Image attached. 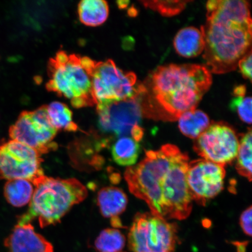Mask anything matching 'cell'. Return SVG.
<instances>
[{"label":"cell","instance_id":"cell-1","mask_svg":"<svg viewBox=\"0 0 252 252\" xmlns=\"http://www.w3.org/2000/svg\"><path fill=\"white\" fill-rule=\"evenodd\" d=\"M189 157L174 145L146 151L138 164L128 167L125 178L129 190L149 206L151 213L165 220L190 216L192 197L187 183Z\"/></svg>","mask_w":252,"mask_h":252},{"label":"cell","instance_id":"cell-2","mask_svg":"<svg viewBox=\"0 0 252 252\" xmlns=\"http://www.w3.org/2000/svg\"><path fill=\"white\" fill-rule=\"evenodd\" d=\"M212 84L206 66H159L141 83L138 96L142 114L157 121H177L184 113L196 109Z\"/></svg>","mask_w":252,"mask_h":252},{"label":"cell","instance_id":"cell-3","mask_svg":"<svg viewBox=\"0 0 252 252\" xmlns=\"http://www.w3.org/2000/svg\"><path fill=\"white\" fill-rule=\"evenodd\" d=\"M206 8V23L200 29L206 67L213 73H227L251 49V5L242 0H212Z\"/></svg>","mask_w":252,"mask_h":252},{"label":"cell","instance_id":"cell-4","mask_svg":"<svg viewBox=\"0 0 252 252\" xmlns=\"http://www.w3.org/2000/svg\"><path fill=\"white\" fill-rule=\"evenodd\" d=\"M35 187L29 209L19 217L18 224L39 220L41 228L56 225L72 207L88 196L86 187L75 178L63 179L45 175L32 183Z\"/></svg>","mask_w":252,"mask_h":252},{"label":"cell","instance_id":"cell-5","mask_svg":"<svg viewBox=\"0 0 252 252\" xmlns=\"http://www.w3.org/2000/svg\"><path fill=\"white\" fill-rule=\"evenodd\" d=\"M48 74L47 90L68 99L74 108L95 105L90 74L80 56L59 51L49 62Z\"/></svg>","mask_w":252,"mask_h":252},{"label":"cell","instance_id":"cell-6","mask_svg":"<svg viewBox=\"0 0 252 252\" xmlns=\"http://www.w3.org/2000/svg\"><path fill=\"white\" fill-rule=\"evenodd\" d=\"M82 62L90 74L92 95L97 106L130 99L139 94L140 83H137L136 75L123 71L111 60L96 62L83 57Z\"/></svg>","mask_w":252,"mask_h":252},{"label":"cell","instance_id":"cell-7","mask_svg":"<svg viewBox=\"0 0 252 252\" xmlns=\"http://www.w3.org/2000/svg\"><path fill=\"white\" fill-rule=\"evenodd\" d=\"M128 242L132 252H174L178 243L177 226L152 213H138Z\"/></svg>","mask_w":252,"mask_h":252},{"label":"cell","instance_id":"cell-8","mask_svg":"<svg viewBox=\"0 0 252 252\" xmlns=\"http://www.w3.org/2000/svg\"><path fill=\"white\" fill-rule=\"evenodd\" d=\"M58 133L50 121L46 106L34 111L22 112L9 130L12 140L32 148L40 155L58 149L53 140Z\"/></svg>","mask_w":252,"mask_h":252},{"label":"cell","instance_id":"cell-9","mask_svg":"<svg viewBox=\"0 0 252 252\" xmlns=\"http://www.w3.org/2000/svg\"><path fill=\"white\" fill-rule=\"evenodd\" d=\"M35 150L15 140L0 146V179H25L32 183L44 175L43 159Z\"/></svg>","mask_w":252,"mask_h":252},{"label":"cell","instance_id":"cell-10","mask_svg":"<svg viewBox=\"0 0 252 252\" xmlns=\"http://www.w3.org/2000/svg\"><path fill=\"white\" fill-rule=\"evenodd\" d=\"M239 147L234 128L224 122H213L196 138L193 149L204 159L225 166L235 159Z\"/></svg>","mask_w":252,"mask_h":252},{"label":"cell","instance_id":"cell-11","mask_svg":"<svg viewBox=\"0 0 252 252\" xmlns=\"http://www.w3.org/2000/svg\"><path fill=\"white\" fill-rule=\"evenodd\" d=\"M225 166L204 159L189 163L187 179L192 199L206 206L217 196L224 185Z\"/></svg>","mask_w":252,"mask_h":252},{"label":"cell","instance_id":"cell-12","mask_svg":"<svg viewBox=\"0 0 252 252\" xmlns=\"http://www.w3.org/2000/svg\"><path fill=\"white\" fill-rule=\"evenodd\" d=\"M99 127L116 137H127L143 117L138 95L121 101L97 106Z\"/></svg>","mask_w":252,"mask_h":252},{"label":"cell","instance_id":"cell-13","mask_svg":"<svg viewBox=\"0 0 252 252\" xmlns=\"http://www.w3.org/2000/svg\"><path fill=\"white\" fill-rule=\"evenodd\" d=\"M4 245L9 252H53L52 245L37 234L31 223L16 225Z\"/></svg>","mask_w":252,"mask_h":252},{"label":"cell","instance_id":"cell-14","mask_svg":"<svg viewBox=\"0 0 252 252\" xmlns=\"http://www.w3.org/2000/svg\"><path fill=\"white\" fill-rule=\"evenodd\" d=\"M97 204L100 213L105 218L111 220L119 219L127 207V196L122 189L116 187H105L97 193Z\"/></svg>","mask_w":252,"mask_h":252},{"label":"cell","instance_id":"cell-15","mask_svg":"<svg viewBox=\"0 0 252 252\" xmlns=\"http://www.w3.org/2000/svg\"><path fill=\"white\" fill-rule=\"evenodd\" d=\"M176 52L184 58H194L204 51L205 42L202 31L190 27L179 31L173 40Z\"/></svg>","mask_w":252,"mask_h":252},{"label":"cell","instance_id":"cell-16","mask_svg":"<svg viewBox=\"0 0 252 252\" xmlns=\"http://www.w3.org/2000/svg\"><path fill=\"white\" fill-rule=\"evenodd\" d=\"M79 18L89 27H97L105 23L109 15L108 2L103 0H84L78 5Z\"/></svg>","mask_w":252,"mask_h":252},{"label":"cell","instance_id":"cell-17","mask_svg":"<svg viewBox=\"0 0 252 252\" xmlns=\"http://www.w3.org/2000/svg\"><path fill=\"white\" fill-rule=\"evenodd\" d=\"M34 192L33 184L25 179H12L6 183L4 194L11 206L21 207L30 203Z\"/></svg>","mask_w":252,"mask_h":252},{"label":"cell","instance_id":"cell-18","mask_svg":"<svg viewBox=\"0 0 252 252\" xmlns=\"http://www.w3.org/2000/svg\"><path fill=\"white\" fill-rule=\"evenodd\" d=\"M179 128L182 133L190 138H197L209 127L210 119L206 113L194 109L184 113L179 118Z\"/></svg>","mask_w":252,"mask_h":252},{"label":"cell","instance_id":"cell-19","mask_svg":"<svg viewBox=\"0 0 252 252\" xmlns=\"http://www.w3.org/2000/svg\"><path fill=\"white\" fill-rule=\"evenodd\" d=\"M113 160L121 166L133 165L139 156V143L131 137H123L113 144L111 149Z\"/></svg>","mask_w":252,"mask_h":252},{"label":"cell","instance_id":"cell-20","mask_svg":"<svg viewBox=\"0 0 252 252\" xmlns=\"http://www.w3.org/2000/svg\"><path fill=\"white\" fill-rule=\"evenodd\" d=\"M47 114L52 124L57 130L77 131L78 126L72 120V113L64 103L54 102L46 106Z\"/></svg>","mask_w":252,"mask_h":252},{"label":"cell","instance_id":"cell-21","mask_svg":"<svg viewBox=\"0 0 252 252\" xmlns=\"http://www.w3.org/2000/svg\"><path fill=\"white\" fill-rule=\"evenodd\" d=\"M252 130L242 135L239 141L236 169L239 175L252 181Z\"/></svg>","mask_w":252,"mask_h":252},{"label":"cell","instance_id":"cell-22","mask_svg":"<svg viewBox=\"0 0 252 252\" xmlns=\"http://www.w3.org/2000/svg\"><path fill=\"white\" fill-rule=\"evenodd\" d=\"M125 243V236L119 230L108 228L100 233L94 242V247L99 252H121Z\"/></svg>","mask_w":252,"mask_h":252},{"label":"cell","instance_id":"cell-23","mask_svg":"<svg viewBox=\"0 0 252 252\" xmlns=\"http://www.w3.org/2000/svg\"><path fill=\"white\" fill-rule=\"evenodd\" d=\"M190 1H143L145 7L153 9L164 17H172L184 10Z\"/></svg>","mask_w":252,"mask_h":252},{"label":"cell","instance_id":"cell-24","mask_svg":"<svg viewBox=\"0 0 252 252\" xmlns=\"http://www.w3.org/2000/svg\"><path fill=\"white\" fill-rule=\"evenodd\" d=\"M230 108L237 112L239 118L246 124H252V97L236 96L230 103Z\"/></svg>","mask_w":252,"mask_h":252},{"label":"cell","instance_id":"cell-25","mask_svg":"<svg viewBox=\"0 0 252 252\" xmlns=\"http://www.w3.org/2000/svg\"><path fill=\"white\" fill-rule=\"evenodd\" d=\"M252 49L238 63V67L242 75L252 81Z\"/></svg>","mask_w":252,"mask_h":252},{"label":"cell","instance_id":"cell-26","mask_svg":"<svg viewBox=\"0 0 252 252\" xmlns=\"http://www.w3.org/2000/svg\"><path fill=\"white\" fill-rule=\"evenodd\" d=\"M252 206L242 213L240 217V224L245 234L252 235Z\"/></svg>","mask_w":252,"mask_h":252},{"label":"cell","instance_id":"cell-27","mask_svg":"<svg viewBox=\"0 0 252 252\" xmlns=\"http://www.w3.org/2000/svg\"><path fill=\"white\" fill-rule=\"evenodd\" d=\"M130 135L133 139L138 143L143 137L144 130L139 125L135 126L132 129Z\"/></svg>","mask_w":252,"mask_h":252},{"label":"cell","instance_id":"cell-28","mask_svg":"<svg viewBox=\"0 0 252 252\" xmlns=\"http://www.w3.org/2000/svg\"><path fill=\"white\" fill-rule=\"evenodd\" d=\"M247 92V88L245 86H239L234 88V95L242 96L245 95Z\"/></svg>","mask_w":252,"mask_h":252}]
</instances>
